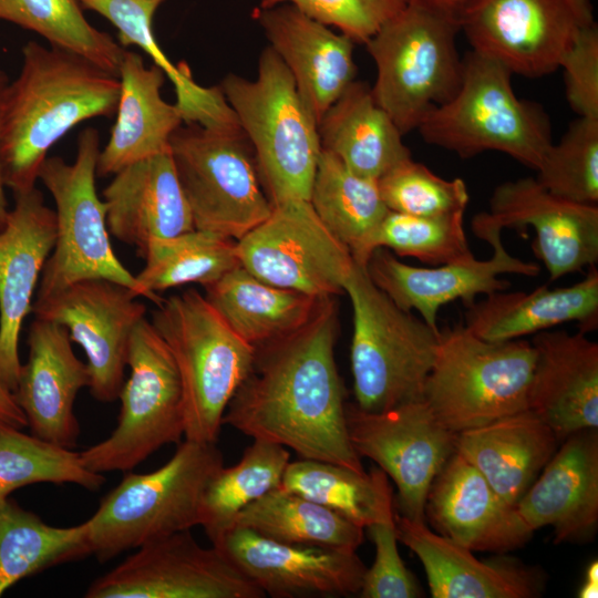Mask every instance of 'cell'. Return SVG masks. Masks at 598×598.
I'll return each mask as SVG.
<instances>
[{"label": "cell", "mask_w": 598, "mask_h": 598, "mask_svg": "<svg viewBox=\"0 0 598 598\" xmlns=\"http://www.w3.org/2000/svg\"><path fill=\"white\" fill-rule=\"evenodd\" d=\"M394 522L398 540L421 560L434 598H530L539 592L538 577L512 559L481 560L424 522L398 514Z\"/></svg>", "instance_id": "cell-28"}, {"label": "cell", "mask_w": 598, "mask_h": 598, "mask_svg": "<svg viewBox=\"0 0 598 598\" xmlns=\"http://www.w3.org/2000/svg\"><path fill=\"white\" fill-rule=\"evenodd\" d=\"M289 3L307 17L337 28L354 43H367L401 11L406 0H261L260 8Z\"/></svg>", "instance_id": "cell-46"}, {"label": "cell", "mask_w": 598, "mask_h": 598, "mask_svg": "<svg viewBox=\"0 0 598 598\" xmlns=\"http://www.w3.org/2000/svg\"><path fill=\"white\" fill-rule=\"evenodd\" d=\"M374 544L375 558L367 568L360 596L363 598H414L419 587L398 549L394 515L367 527Z\"/></svg>", "instance_id": "cell-47"}, {"label": "cell", "mask_w": 598, "mask_h": 598, "mask_svg": "<svg viewBox=\"0 0 598 598\" xmlns=\"http://www.w3.org/2000/svg\"><path fill=\"white\" fill-rule=\"evenodd\" d=\"M420 3L436 12L453 18L458 21L463 9L471 0H406Z\"/></svg>", "instance_id": "cell-50"}, {"label": "cell", "mask_w": 598, "mask_h": 598, "mask_svg": "<svg viewBox=\"0 0 598 598\" xmlns=\"http://www.w3.org/2000/svg\"><path fill=\"white\" fill-rule=\"evenodd\" d=\"M145 266L136 275L144 298L158 305V291L199 283L206 287L239 266L237 240L202 229L151 240L140 254Z\"/></svg>", "instance_id": "cell-39"}, {"label": "cell", "mask_w": 598, "mask_h": 598, "mask_svg": "<svg viewBox=\"0 0 598 598\" xmlns=\"http://www.w3.org/2000/svg\"><path fill=\"white\" fill-rule=\"evenodd\" d=\"M343 292L353 313L350 360L355 404L379 412L423 400L440 329L398 307L355 261Z\"/></svg>", "instance_id": "cell-7"}, {"label": "cell", "mask_w": 598, "mask_h": 598, "mask_svg": "<svg viewBox=\"0 0 598 598\" xmlns=\"http://www.w3.org/2000/svg\"><path fill=\"white\" fill-rule=\"evenodd\" d=\"M7 82H8L7 75L2 71H0V93ZM4 187H6V184L3 179L2 166H1V159H0V229L3 227L7 220L8 214H9Z\"/></svg>", "instance_id": "cell-52"}, {"label": "cell", "mask_w": 598, "mask_h": 598, "mask_svg": "<svg viewBox=\"0 0 598 598\" xmlns=\"http://www.w3.org/2000/svg\"><path fill=\"white\" fill-rule=\"evenodd\" d=\"M515 508L533 532L550 526L555 543L591 538L598 523L597 429L565 439Z\"/></svg>", "instance_id": "cell-25"}, {"label": "cell", "mask_w": 598, "mask_h": 598, "mask_svg": "<svg viewBox=\"0 0 598 598\" xmlns=\"http://www.w3.org/2000/svg\"><path fill=\"white\" fill-rule=\"evenodd\" d=\"M474 234L493 249L491 258L480 260L473 256L423 268L400 261L383 247L375 248L367 265L372 282L403 310L419 312L433 329L437 327V312L448 302L462 300L464 306L478 296L507 290L509 282L501 276L514 274L535 277L539 266L509 254L502 241V229L486 221L481 214L472 221Z\"/></svg>", "instance_id": "cell-18"}, {"label": "cell", "mask_w": 598, "mask_h": 598, "mask_svg": "<svg viewBox=\"0 0 598 598\" xmlns=\"http://www.w3.org/2000/svg\"><path fill=\"white\" fill-rule=\"evenodd\" d=\"M240 266L258 279L318 298L343 292L354 260L309 200L272 205L269 216L237 240Z\"/></svg>", "instance_id": "cell-14"}, {"label": "cell", "mask_w": 598, "mask_h": 598, "mask_svg": "<svg viewBox=\"0 0 598 598\" xmlns=\"http://www.w3.org/2000/svg\"><path fill=\"white\" fill-rule=\"evenodd\" d=\"M0 229V384L13 393L21 367L19 337L32 297L54 247L55 213L35 187L14 194Z\"/></svg>", "instance_id": "cell-21"}, {"label": "cell", "mask_w": 598, "mask_h": 598, "mask_svg": "<svg viewBox=\"0 0 598 598\" xmlns=\"http://www.w3.org/2000/svg\"><path fill=\"white\" fill-rule=\"evenodd\" d=\"M566 97L580 117L598 118V27L594 23L564 58Z\"/></svg>", "instance_id": "cell-48"}, {"label": "cell", "mask_w": 598, "mask_h": 598, "mask_svg": "<svg viewBox=\"0 0 598 598\" xmlns=\"http://www.w3.org/2000/svg\"><path fill=\"white\" fill-rule=\"evenodd\" d=\"M169 151L196 229L239 240L271 213L238 121L183 123L171 136Z\"/></svg>", "instance_id": "cell-10"}, {"label": "cell", "mask_w": 598, "mask_h": 598, "mask_svg": "<svg viewBox=\"0 0 598 598\" xmlns=\"http://www.w3.org/2000/svg\"><path fill=\"white\" fill-rule=\"evenodd\" d=\"M204 289L226 323L252 347L298 330L324 299L267 283L240 265Z\"/></svg>", "instance_id": "cell-33"}, {"label": "cell", "mask_w": 598, "mask_h": 598, "mask_svg": "<svg viewBox=\"0 0 598 598\" xmlns=\"http://www.w3.org/2000/svg\"><path fill=\"white\" fill-rule=\"evenodd\" d=\"M378 247L434 266L473 256L464 231V212L421 217L388 210L374 237Z\"/></svg>", "instance_id": "cell-44"}, {"label": "cell", "mask_w": 598, "mask_h": 598, "mask_svg": "<svg viewBox=\"0 0 598 598\" xmlns=\"http://www.w3.org/2000/svg\"><path fill=\"white\" fill-rule=\"evenodd\" d=\"M536 362L532 342L486 341L464 324L440 330L423 401L451 432L478 427L527 410Z\"/></svg>", "instance_id": "cell-8"}, {"label": "cell", "mask_w": 598, "mask_h": 598, "mask_svg": "<svg viewBox=\"0 0 598 598\" xmlns=\"http://www.w3.org/2000/svg\"><path fill=\"white\" fill-rule=\"evenodd\" d=\"M289 462L287 447L254 440L236 465L218 471L205 489L200 507L199 525L212 544L233 528L245 507L281 485Z\"/></svg>", "instance_id": "cell-40"}, {"label": "cell", "mask_w": 598, "mask_h": 598, "mask_svg": "<svg viewBox=\"0 0 598 598\" xmlns=\"http://www.w3.org/2000/svg\"><path fill=\"white\" fill-rule=\"evenodd\" d=\"M537 182L553 195L582 205L598 204V118L573 121L551 144L536 169Z\"/></svg>", "instance_id": "cell-43"}, {"label": "cell", "mask_w": 598, "mask_h": 598, "mask_svg": "<svg viewBox=\"0 0 598 598\" xmlns=\"http://www.w3.org/2000/svg\"><path fill=\"white\" fill-rule=\"evenodd\" d=\"M0 19L33 31L51 47L78 53L117 75L124 48L86 20L78 0H0Z\"/></svg>", "instance_id": "cell-41"}, {"label": "cell", "mask_w": 598, "mask_h": 598, "mask_svg": "<svg viewBox=\"0 0 598 598\" xmlns=\"http://www.w3.org/2000/svg\"><path fill=\"white\" fill-rule=\"evenodd\" d=\"M89 555L87 520L51 526L10 497L0 499V597L21 579Z\"/></svg>", "instance_id": "cell-36"}, {"label": "cell", "mask_w": 598, "mask_h": 598, "mask_svg": "<svg viewBox=\"0 0 598 598\" xmlns=\"http://www.w3.org/2000/svg\"><path fill=\"white\" fill-rule=\"evenodd\" d=\"M287 544L357 550L363 528L330 508L281 486L245 507L233 527Z\"/></svg>", "instance_id": "cell-37"}, {"label": "cell", "mask_w": 598, "mask_h": 598, "mask_svg": "<svg viewBox=\"0 0 598 598\" xmlns=\"http://www.w3.org/2000/svg\"><path fill=\"white\" fill-rule=\"evenodd\" d=\"M251 17L291 73L319 124L328 109L354 81V42L289 3L256 7Z\"/></svg>", "instance_id": "cell-23"}, {"label": "cell", "mask_w": 598, "mask_h": 598, "mask_svg": "<svg viewBox=\"0 0 598 598\" xmlns=\"http://www.w3.org/2000/svg\"><path fill=\"white\" fill-rule=\"evenodd\" d=\"M586 334L545 330L532 339L536 362L527 409L558 441L598 426V343Z\"/></svg>", "instance_id": "cell-24"}, {"label": "cell", "mask_w": 598, "mask_h": 598, "mask_svg": "<svg viewBox=\"0 0 598 598\" xmlns=\"http://www.w3.org/2000/svg\"><path fill=\"white\" fill-rule=\"evenodd\" d=\"M120 79L91 60L35 41L0 93V159L6 187H35L50 148L79 123L116 112Z\"/></svg>", "instance_id": "cell-2"}, {"label": "cell", "mask_w": 598, "mask_h": 598, "mask_svg": "<svg viewBox=\"0 0 598 598\" xmlns=\"http://www.w3.org/2000/svg\"><path fill=\"white\" fill-rule=\"evenodd\" d=\"M219 87L252 146L271 205L309 200L322 150L319 124L282 60L268 45L255 80L228 73Z\"/></svg>", "instance_id": "cell-3"}, {"label": "cell", "mask_w": 598, "mask_h": 598, "mask_svg": "<svg viewBox=\"0 0 598 598\" xmlns=\"http://www.w3.org/2000/svg\"><path fill=\"white\" fill-rule=\"evenodd\" d=\"M598 596V561L592 560L586 571L585 580L578 591L579 598H596Z\"/></svg>", "instance_id": "cell-51"}, {"label": "cell", "mask_w": 598, "mask_h": 598, "mask_svg": "<svg viewBox=\"0 0 598 598\" xmlns=\"http://www.w3.org/2000/svg\"><path fill=\"white\" fill-rule=\"evenodd\" d=\"M565 322L591 332L598 327V270L596 266L579 282L530 292L496 291L466 307L464 326L486 341H508L536 334Z\"/></svg>", "instance_id": "cell-30"}, {"label": "cell", "mask_w": 598, "mask_h": 598, "mask_svg": "<svg viewBox=\"0 0 598 598\" xmlns=\"http://www.w3.org/2000/svg\"><path fill=\"white\" fill-rule=\"evenodd\" d=\"M86 598H261L265 594L215 546L202 547L190 529L137 548L96 578Z\"/></svg>", "instance_id": "cell-16"}, {"label": "cell", "mask_w": 598, "mask_h": 598, "mask_svg": "<svg viewBox=\"0 0 598 598\" xmlns=\"http://www.w3.org/2000/svg\"><path fill=\"white\" fill-rule=\"evenodd\" d=\"M128 287L102 278L74 282L32 303L34 318L63 326L84 350L90 392L101 402L118 399L132 332L146 307Z\"/></svg>", "instance_id": "cell-17"}, {"label": "cell", "mask_w": 598, "mask_h": 598, "mask_svg": "<svg viewBox=\"0 0 598 598\" xmlns=\"http://www.w3.org/2000/svg\"><path fill=\"white\" fill-rule=\"evenodd\" d=\"M103 197L109 231L138 256L153 239L195 228L169 150L116 172Z\"/></svg>", "instance_id": "cell-27"}, {"label": "cell", "mask_w": 598, "mask_h": 598, "mask_svg": "<svg viewBox=\"0 0 598 598\" xmlns=\"http://www.w3.org/2000/svg\"><path fill=\"white\" fill-rule=\"evenodd\" d=\"M29 354L21 364L13 398L33 435L73 448L80 435L74 402L89 386L87 364L73 352L69 331L34 318L28 334Z\"/></svg>", "instance_id": "cell-22"}, {"label": "cell", "mask_w": 598, "mask_h": 598, "mask_svg": "<svg viewBox=\"0 0 598 598\" xmlns=\"http://www.w3.org/2000/svg\"><path fill=\"white\" fill-rule=\"evenodd\" d=\"M151 322L178 370L185 439L216 443L228 403L251 368L255 347L195 289L163 298Z\"/></svg>", "instance_id": "cell-6"}, {"label": "cell", "mask_w": 598, "mask_h": 598, "mask_svg": "<svg viewBox=\"0 0 598 598\" xmlns=\"http://www.w3.org/2000/svg\"><path fill=\"white\" fill-rule=\"evenodd\" d=\"M458 21L413 1L365 43L377 78V103L402 135L417 130L434 107L447 102L462 81L456 48Z\"/></svg>", "instance_id": "cell-9"}, {"label": "cell", "mask_w": 598, "mask_h": 598, "mask_svg": "<svg viewBox=\"0 0 598 598\" xmlns=\"http://www.w3.org/2000/svg\"><path fill=\"white\" fill-rule=\"evenodd\" d=\"M223 466L216 443L185 439L155 471L127 473L87 519L91 554L104 563L199 525L205 489Z\"/></svg>", "instance_id": "cell-4"}, {"label": "cell", "mask_w": 598, "mask_h": 598, "mask_svg": "<svg viewBox=\"0 0 598 598\" xmlns=\"http://www.w3.org/2000/svg\"><path fill=\"white\" fill-rule=\"evenodd\" d=\"M309 202L323 225L365 266L377 230L388 213L378 182L351 172L337 156L321 150Z\"/></svg>", "instance_id": "cell-34"}, {"label": "cell", "mask_w": 598, "mask_h": 598, "mask_svg": "<svg viewBox=\"0 0 598 598\" xmlns=\"http://www.w3.org/2000/svg\"><path fill=\"white\" fill-rule=\"evenodd\" d=\"M383 203L391 212L431 217L465 212L470 200L462 178L445 179L412 157L378 181Z\"/></svg>", "instance_id": "cell-45"}, {"label": "cell", "mask_w": 598, "mask_h": 598, "mask_svg": "<svg viewBox=\"0 0 598 598\" xmlns=\"http://www.w3.org/2000/svg\"><path fill=\"white\" fill-rule=\"evenodd\" d=\"M512 75L498 61L467 52L457 92L419 125L423 140L463 158L497 151L536 171L553 144L550 123L540 105L516 96Z\"/></svg>", "instance_id": "cell-5"}, {"label": "cell", "mask_w": 598, "mask_h": 598, "mask_svg": "<svg viewBox=\"0 0 598 598\" xmlns=\"http://www.w3.org/2000/svg\"><path fill=\"white\" fill-rule=\"evenodd\" d=\"M350 443L361 457L374 461L393 481L402 515L425 522L434 478L455 451V433L423 400L371 412L346 405Z\"/></svg>", "instance_id": "cell-15"}, {"label": "cell", "mask_w": 598, "mask_h": 598, "mask_svg": "<svg viewBox=\"0 0 598 598\" xmlns=\"http://www.w3.org/2000/svg\"><path fill=\"white\" fill-rule=\"evenodd\" d=\"M280 486L362 528L394 515L392 488L380 467L359 473L329 462L300 458L289 462Z\"/></svg>", "instance_id": "cell-38"}, {"label": "cell", "mask_w": 598, "mask_h": 598, "mask_svg": "<svg viewBox=\"0 0 598 598\" xmlns=\"http://www.w3.org/2000/svg\"><path fill=\"white\" fill-rule=\"evenodd\" d=\"M213 546L276 598L359 594L367 570L354 550L281 543L245 527L230 528Z\"/></svg>", "instance_id": "cell-19"}, {"label": "cell", "mask_w": 598, "mask_h": 598, "mask_svg": "<svg viewBox=\"0 0 598 598\" xmlns=\"http://www.w3.org/2000/svg\"><path fill=\"white\" fill-rule=\"evenodd\" d=\"M550 427L528 409L455 435V452L514 505L557 450Z\"/></svg>", "instance_id": "cell-31"}, {"label": "cell", "mask_w": 598, "mask_h": 598, "mask_svg": "<svg viewBox=\"0 0 598 598\" xmlns=\"http://www.w3.org/2000/svg\"><path fill=\"white\" fill-rule=\"evenodd\" d=\"M127 367L116 427L107 439L80 452L85 467L96 473L128 472L184 435L178 370L168 346L146 318L132 332Z\"/></svg>", "instance_id": "cell-12"}, {"label": "cell", "mask_w": 598, "mask_h": 598, "mask_svg": "<svg viewBox=\"0 0 598 598\" xmlns=\"http://www.w3.org/2000/svg\"><path fill=\"white\" fill-rule=\"evenodd\" d=\"M99 154V132L87 127L79 135L73 163L47 157L39 171L38 179L55 204L56 235L39 280L37 299L94 278L124 285L144 298L136 277L123 266L110 241L106 206L95 187Z\"/></svg>", "instance_id": "cell-11"}, {"label": "cell", "mask_w": 598, "mask_h": 598, "mask_svg": "<svg viewBox=\"0 0 598 598\" xmlns=\"http://www.w3.org/2000/svg\"><path fill=\"white\" fill-rule=\"evenodd\" d=\"M483 218L499 229L535 230L533 250L550 281L596 266L598 261V206L559 198L536 178L507 181L494 189Z\"/></svg>", "instance_id": "cell-20"}, {"label": "cell", "mask_w": 598, "mask_h": 598, "mask_svg": "<svg viewBox=\"0 0 598 598\" xmlns=\"http://www.w3.org/2000/svg\"><path fill=\"white\" fill-rule=\"evenodd\" d=\"M117 76L120 96L110 138L100 150L96 174L114 175L123 167L169 150L173 133L184 123L176 104L161 95L166 75L142 55L125 50Z\"/></svg>", "instance_id": "cell-29"}, {"label": "cell", "mask_w": 598, "mask_h": 598, "mask_svg": "<svg viewBox=\"0 0 598 598\" xmlns=\"http://www.w3.org/2000/svg\"><path fill=\"white\" fill-rule=\"evenodd\" d=\"M86 9L106 18L118 31L122 45L140 47L163 70L176 93L184 123L205 126L237 121L218 86L197 84L187 66L175 65L165 55L153 33V18L166 0H78Z\"/></svg>", "instance_id": "cell-35"}, {"label": "cell", "mask_w": 598, "mask_h": 598, "mask_svg": "<svg viewBox=\"0 0 598 598\" xmlns=\"http://www.w3.org/2000/svg\"><path fill=\"white\" fill-rule=\"evenodd\" d=\"M0 423L23 429L28 425L22 410L14 401L13 394L0 384Z\"/></svg>", "instance_id": "cell-49"}, {"label": "cell", "mask_w": 598, "mask_h": 598, "mask_svg": "<svg viewBox=\"0 0 598 598\" xmlns=\"http://www.w3.org/2000/svg\"><path fill=\"white\" fill-rule=\"evenodd\" d=\"M35 483H70L97 491L105 477L85 467L80 452L0 423V499Z\"/></svg>", "instance_id": "cell-42"}, {"label": "cell", "mask_w": 598, "mask_h": 598, "mask_svg": "<svg viewBox=\"0 0 598 598\" xmlns=\"http://www.w3.org/2000/svg\"><path fill=\"white\" fill-rule=\"evenodd\" d=\"M594 23L590 0H471L458 17L473 51L527 78L560 68Z\"/></svg>", "instance_id": "cell-13"}, {"label": "cell", "mask_w": 598, "mask_h": 598, "mask_svg": "<svg viewBox=\"0 0 598 598\" xmlns=\"http://www.w3.org/2000/svg\"><path fill=\"white\" fill-rule=\"evenodd\" d=\"M426 512L442 535L472 551L513 550L534 533L515 506L455 451L433 481Z\"/></svg>", "instance_id": "cell-26"}, {"label": "cell", "mask_w": 598, "mask_h": 598, "mask_svg": "<svg viewBox=\"0 0 598 598\" xmlns=\"http://www.w3.org/2000/svg\"><path fill=\"white\" fill-rule=\"evenodd\" d=\"M319 135L322 150L354 174L373 181L412 157L402 133L364 82L353 81L328 109Z\"/></svg>", "instance_id": "cell-32"}, {"label": "cell", "mask_w": 598, "mask_h": 598, "mask_svg": "<svg viewBox=\"0 0 598 598\" xmlns=\"http://www.w3.org/2000/svg\"><path fill=\"white\" fill-rule=\"evenodd\" d=\"M338 331V306L328 297L305 326L255 347L251 368L223 424L291 448L300 458L364 473L348 435L344 386L334 358Z\"/></svg>", "instance_id": "cell-1"}]
</instances>
